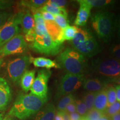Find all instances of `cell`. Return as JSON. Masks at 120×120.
<instances>
[{
	"instance_id": "2",
	"label": "cell",
	"mask_w": 120,
	"mask_h": 120,
	"mask_svg": "<svg viewBox=\"0 0 120 120\" xmlns=\"http://www.w3.org/2000/svg\"><path fill=\"white\" fill-rule=\"evenodd\" d=\"M55 61L66 73L72 75H83L87 67L86 58L72 47L66 48Z\"/></svg>"
},
{
	"instance_id": "11",
	"label": "cell",
	"mask_w": 120,
	"mask_h": 120,
	"mask_svg": "<svg viewBox=\"0 0 120 120\" xmlns=\"http://www.w3.org/2000/svg\"><path fill=\"white\" fill-rule=\"evenodd\" d=\"M27 47L22 34H19L0 48V58L8 55L23 53Z\"/></svg>"
},
{
	"instance_id": "19",
	"label": "cell",
	"mask_w": 120,
	"mask_h": 120,
	"mask_svg": "<svg viewBox=\"0 0 120 120\" xmlns=\"http://www.w3.org/2000/svg\"><path fill=\"white\" fill-rule=\"evenodd\" d=\"M35 70H27L22 76L19 83L25 92H27L31 90L35 79Z\"/></svg>"
},
{
	"instance_id": "8",
	"label": "cell",
	"mask_w": 120,
	"mask_h": 120,
	"mask_svg": "<svg viewBox=\"0 0 120 120\" xmlns=\"http://www.w3.org/2000/svg\"><path fill=\"white\" fill-rule=\"evenodd\" d=\"M23 12L12 15L6 23L0 28V48L19 34Z\"/></svg>"
},
{
	"instance_id": "40",
	"label": "cell",
	"mask_w": 120,
	"mask_h": 120,
	"mask_svg": "<svg viewBox=\"0 0 120 120\" xmlns=\"http://www.w3.org/2000/svg\"><path fill=\"white\" fill-rule=\"evenodd\" d=\"M110 120H120V112L109 117Z\"/></svg>"
},
{
	"instance_id": "10",
	"label": "cell",
	"mask_w": 120,
	"mask_h": 120,
	"mask_svg": "<svg viewBox=\"0 0 120 120\" xmlns=\"http://www.w3.org/2000/svg\"><path fill=\"white\" fill-rule=\"evenodd\" d=\"M51 75L49 70L39 71L30 90L31 94L41 98H48V82Z\"/></svg>"
},
{
	"instance_id": "23",
	"label": "cell",
	"mask_w": 120,
	"mask_h": 120,
	"mask_svg": "<svg viewBox=\"0 0 120 120\" xmlns=\"http://www.w3.org/2000/svg\"><path fill=\"white\" fill-rule=\"evenodd\" d=\"M39 11H46L48 12L51 13L54 16L58 15H62L64 16H68L67 12L64 8H58V7H55L51 6L48 5L47 4H45L39 10Z\"/></svg>"
},
{
	"instance_id": "38",
	"label": "cell",
	"mask_w": 120,
	"mask_h": 120,
	"mask_svg": "<svg viewBox=\"0 0 120 120\" xmlns=\"http://www.w3.org/2000/svg\"><path fill=\"white\" fill-rule=\"evenodd\" d=\"M116 92L117 101L120 102V85H116L115 87Z\"/></svg>"
},
{
	"instance_id": "33",
	"label": "cell",
	"mask_w": 120,
	"mask_h": 120,
	"mask_svg": "<svg viewBox=\"0 0 120 120\" xmlns=\"http://www.w3.org/2000/svg\"><path fill=\"white\" fill-rule=\"evenodd\" d=\"M11 13L6 11H0V28L6 23L12 16Z\"/></svg>"
},
{
	"instance_id": "27",
	"label": "cell",
	"mask_w": 120,
	"mask_h": 120,
	"mask_svg": "<svg viewBox=\"0 0 120 120\" xmlns=\"http://www.w3.org/2000/svg\"><path fill=\"white\" fill-rule=\"evenodd\" d=\"M106 92L107 95L108 106H109L117 101L116 90L115 87L109 86L107 88H106Z\"/></svg>"
},
{
	"instance_id": "17",
	"label": "cell",
	"mask_w": 120,
	"mask_h": 120,
	"mask_svg": "<svg viewBox=\"0 0 120 120\" xmlns=\"http://www.w3.org/2000/svg\"><path fill=\"white\" fill-rule=\"evenodd\" d=\"M22 31L25 34H27L34 29V21L33 15L31 14L29 10H27L26 12H23L21 22Z\"/></svg>"
},
{
	"instance_id": "31",
	"label": "cell",
	"mask_w": 120,
	"mask_h": 120,
	"mask_svg": "<svg viewBox=\"0 0 120 120\" xmlns=\"http://www.w3.org/2000/svg\"><path fill=\"white\" fill-rule=\"evenodd\" d=\"M110 52L113 58L120 61V43L112 46Z\"/></svg>"
},
{
	"instance_id": "15",
	"label": "cell",
	"mask_w": 120,
	"mask_h": 120,
	"mask_svg": "<svg viewBox=\"0 0 120 120\" xmlns=\"http://www.w3.org/2000/svg\"><path fill=\"white\" fill-rule=\"evenodd\" d=\"M56 109L51 103L45 105L32 117L31 120H54Z\"/></svg>"
},
{
	"instance_id": "1",
	"label": "cell",
	"mask_w": 120,
	"mask_h": 120,
	"mask_svg": "<svg viewBox=\"0 0 120 120\" xmlns=\"http://www.w3.org/2000/svg\"><path fill=\"white\" fill-rule=\"evenodd\" d=\"M48 98H41L30 94H20L9 112V116L20 120L32 117L45 106Z\"/></svg>"
},
{
	"instance_id": "3",
	"label": "cell",
	"mask_w": 120,
	"mask_h": 120,
	"mask_svg": "<svg viewBox=\"0 0 120 120\" xmlns=\"http://www.w3.org/2000/svg\"><path fill=\"white\" fill-rule=\"evenodd\" d=\"M93 29L99 38L105 43L111 41L116 28L115 15L112 12L100 10L91 16Z\"/></svg>"
},
{
	"instance_id": "46",
	"label": "cell",
	"mask_w": 120,
	"mask_h": 120,
	"mask_svg": "<svg viewBox=\"0 0 120 120\" xmlns=\"http://www.w3.org/2000/svg\"><path fill=\"white\" fill-rule=\"evenodd\" d=\"M0 120H3V118H2V116L1 114H0Z\"/></svg>"
},
{
	"instance_id": "5",
	"label": "cell",
	"mask_w": 120,
	"mask_h": 120,
	"mask_svg": "<svg viewBox=\"0 0 120 120\" xmlns=\"http://www.w3.org/2000/svg\"><path fill=\"white\" fill-rule=\"evenodd\" d=\"M92 68L107 83L120 79V61L113 58L94 60L92 62Z\"/></svg>"
},
{
	"instance_id": "9",
	"label": "cell",
	"mask_w": 120,
	"mask_h": 120,
	"mask_svg": "<svg viewBox=\"0 0 120 120\" xmlns=\"http://www.w3.org/2000/svg\"><path fill=\"white\" fill-rule=\"evenodd\" d=\"M31 58L30 55H25L15 58L8 63L7 71L8 77L15 83H19L22 76L27 71L31 63Z\"/></svg>"
},
{
	"instance_id": "39",
	"label": "cell",
	"mask_w": 120,
	"mask_h": 120,
	"mask_svg": "<svg viewBox=\"0 0 120 120\" xmlns=\"http://www.w3.org/2000/svg\"><path fill=\"white\" fill-rule=\"evenodd\" d=\"M54 120H64L62 112L56 111V114H55V118Z\"/></svg>"
},
{
	"instance_id": "37",
	"label": "cell",
	"mask_w": 120,
	"mask_h": 120,
	"mask_svg": "<svg viewBox=\"0 0 120 120\" xmlns=\"http://www.w3.org/2000/svg\"><path fill=\"white\" fill-rule=\"evenodd\" d=\"M69 116H70V120H81L83 118L77 112H75L74 113L70 114Z\"/></svg>"
},
{
	"instance_id": "24",
	"label": "cell",
	"mask_w": 120,
	"mask_h": 120,
	"mask_svg": "<svg viewBox=\"0 0 120 120\" xmlns=\"http://www.w3.org/2000/svg\"><path fill=\"white\" fill-rule=\"evenodd\" d=\"M83 2L92 8L93 7L101 8L113 4L115 1L109 0H83Z\"/></svg>"
},
{
	"instance_id": "25",
	"label": "cell",
	"mask_w": 120,
	"mask_h": 120,
	"mask_svg": "<svg viewBox=\"0 0 120 120\" xmlns=\"http://www.w3.org/2000/svg\"><path fill=\"white\" fill-rule=\"evenodd\" d=\"M96 94V93L86 92L83 94L82 101L86 105L88 111H90L91 109H94V105Z\"/></svg>"
},
{
	"instance_id": "7",
	"label": "cell",
	"mask_w": 120,
	"mask_h": 120,
	"mask_svg": "<svg viewBox=\"0 0 120 120\" xmlns=\"http://www.w3.org/2000/svg\"><path fill=\"white\" fill-rule=\"evenodd\" d=\"M85 75H72L66 73L60 78L56 92V98L61 97L71 94L80 88L83 85Z\"/></svg>"
},
{
	"instance_id": "12",
	"label": "cell",
	"mask_w": 120,
	"mask_h": 120,
	"mask_svg": "<svg viewBox=\"0 0 120 120\" xmlns=\"http://www.w3.org/2000/svg\"><path fill=\"white\" fill-rule=\"evenodd\" d=\"M12 98L11 90L6 79L0 77V111L6 109Z\"/></svg>"
},
{
	"instance_id": "32",
	"label": "cell",
	"mask_w": 120,
	"mask_h": 120,
	"mask_svg": "<svg viewBox=\"0 0 120 120\" xmlns=\"http://www.w3.org/2000/svg\"><path fill=\"white\" fill-rule=\"evenodd\" d=\"M67 4V1L64 0H49L46 3L48 5L58 8H64Z\"/></svg>"
},
{
	"instance_id": "6",
	"label": "cell",
	"mask_w": 120,
	"mask_h": 120,
	"mask_svg": "<svg viewBox=\"0 0 120 120\" xmlns=\"http://www.w3.org/2000/svg\"><path fill=\"white\" fill-rule=\"evenodd\" d=\"M35 52L48 56L57 55L63 49V43H57L51 38L48 32L46 34L36 35L32 44Z\"/></svg>"
},
{
	"instance_id": "29",
	"label": "cell",
	"mask_w": 120,
	"mask_h": 120,
	"mask_svg": "<svg viewBox=\"0 0 120 120\" xmlns=\"http://www.w3.org/2000/svg\"><path fill=\"white\" fill-rule=\"evenodd\" d=\"M55 21L57 25L61 28L64 30V28L69 26L67 16L62 15H58L55 16Z\"/></svg>"
},
{
	"instance_id": "47",
	"label": "cell",
	"mask_w": 120,
	"mask_h": 120,
	"mask_svg": "<svg viewBox=\"0 0 120 120\" xmlns=\"http://www.w3.org/2000/svg\"><path fill=\"white\" fill-rule=\"evenodd\" d=\"M9 120V118H7V117H6V118H4V120Z\"/></svg>"
},
{
	"instance_id": "35",
	"label": "cell",
	"mask_w": 120,
	"mask_h": 120,
	"mask_svg": "<svg viewBox=\"0 0 120 120\" xmlns=\"http://www.w3.org/2000/svg\"><path fill=\"white\" fill-rule=\"evenodd\" d=\"M40 12L45 21H55V16L51 13L46 11H41Z\"/></svg>"
},
{
	"instance_id": "16",
	"label": "cell",
	"mask_w": 120,
	"mask_h": 120,
	"mask_svg": "<svg viewBox=\"0 0 120 120\" xmlns=\"http://www.w3.org/2000/svg\"><path fill=\"white\" fill-rule=\"evenodd\" d=\"M107 106V98L106 88H104L96 94L94 109L104 113Z\"/></svg>"
},
{
	"instance_id": "26",
	"label": "cell",
	"mask_w": 120,
	"mask_h": 120,
	"mask_svg": "<svg viewBox=\"0 0 120 120\" xmlns=\"http://www.w3.org/2000/svg\"><path fill=\"white\" fill-rule=\"evenodd\" d=\"M119 112H120V102L116 101L113 104L108 106L103 114L110 117Z\"/></svg>"
},
{
	"instance_id": "34",
	"label": "cell",
	"mask_w": 120,
	"mask_h": 120,
	"mask_svg": "<svg viewBox=\"0 0 120 120\" xmlns=\"http://www.w3.org/2000/svg\"><path fill=\"white\" fill-rule=\"evenodd\" d=\"M14 4V1L9 0H0V10H6L10 8Z\"/></svg>"
},
{
	"instance_id": "30",
	"label": "cell",
	"mask_w": 120,
	"mask_h": 120,
	"mask_svg": "<svg viewBox=\"0 0 120 120\" xmlns=\"http://www.w3.org/2000/svg\"><path fill=\"white\" fill-rule=\"evenodd\" d=\"M103 115V113L93 109L90 111H88L87 115L83 118L85 120H98Z\"/></svg>"
},
{
	"instance_id": "41",
	"label": "cell",
	"mask_w": 120,
	"mask_h": 120,
	"mask_svg": "<svg viewBox=\"0 0 120 120\" xmlns=\"http://www.w3.org/2000/svg\"><path fill=\"white\" fill-rule=\"evenodd\" d=\"M61 112H62L63 118H64V120H70L69 114L66 113L65 111Z\"/></svg>"
},
{
	"instance_id": "13",
	"label": "cell",
	"mask_w": 120,
	"mask_h": 120,
	"mask_svg": "<svg viewBox=\"0 0 120 120\" xmlns=\"http://www.w3.org/2000/svg\"><path fill=\"white\" fill-rule=\"evenodd\" d=\"M77 2L79 4V8L74 24L77 26H83L87 22L92 8L88 4H85L83 0H78Z\"/></svg>"
},
{
	"instance_id": "20",
	"label": "cell",
	"mask_w": 120,
	"mask_h": 120,
	"mask_svg": "<svg viewBox=\"0 0 120 120\" xmlns=\"http://www.w3.org/2000/svg\"><path fill=\"white\" fill-rule=\"evenodd\" d=\"M47 2V1L45 0H26L20 1V4L22 6L29 8L32 12H34L41 8Z\"/></svg>"
},
{
	"instance_id": "28",
	"label": "cell",
	"mask_w": 120,
	"mask_h": 120,
	"mask_svg": "<svg viewBox=\"0 0 120 120\" xmlns=\"http://www.w3.org/2000/svg\"><path fill=\"white\" fill-rule=\"evenodd\" d=\"M75 105H76V112L81 116L84 117L88 112L87 109L86 105H85L83 102L81 100H75Z\"/></svg>"
},
{
	"instance_id": "44",
	"label": "cell",
	"mask_w": 120,
	"mask_h": 120,
	"mask_svg": "<svg viewBox=\"0 0 120 120\" xmlns=\"http://www.w3.org/2000/svg\"><path fill=\"white\" fill-rule=\"evenodd\" d=\"M3 63V58H0V67H1V65H2Z\"/></svg>"
},
{
	"instance_id": "14",
	"label": "cell",
	"mask_w": 120,
	"mask_h": 120,
	"mask_svg": "<svg viewBox=\"0 0 120 120\" xmlns=\"http://www.w3.org/2000/svg\"><path fill=\"white\" fill-rule=\"evenodd\" d=\"M107 82L102 79L97 78H89L85 79L83 82V87L87 92L97 93L105 88Z\"/></svg>"
},
{
	"instance_id": "43",
	"label": "cell",
	"mask_w": 120,
	"mask_h": 120,
	"mask_svg": "<svg viewBox=\"0 0 120 120\" xmlns=\"http://www.w3.org/2000/svg\"><path fill=\"white\" fill-rule=\"evenodd\" d=\"M118 36L119 37V39L120 40V17L119 19V21H118Z\"/></svg>"
},
{
	"instance_id": "4",
	"label": "cell",
	"mask_w": 120,
	"mask_h": 120,
	"mask_svg": "<svg viewBox=\"0 0 120 120\" xmlns=\"http://www.w3.org/2000/svg\"><path fill=\"white\" fill-rule=\"evenodd\" d=\"M72 48L85 57H92L101 52L92 33L88 29L79 28L74 38L70 41Z\"/></svg>"
},
{
	"instance_id": "45",
	"label": "cell",
	"mask_w": 120,
	"mask_h": 120,
	"mask_svg": "<svg viewBox=\"0 0 120 120\" xmlns=\"http://www.w3.org/2000/svg\"><path fill=\"white\" fill-rule=\"evenodd\" d=\"M9 120H17L16 119V118H13V117H11L10 118H9Z\"/></svg>"
},
{
	"instance_id": "42",
	"label": "cell",
	"mask_w": 120,
	"mask_h": 120,
	"mask_svg": "<svg viewBox=\"0 0 120 120\" xmlns=\"http://www.w3.org/2000/svg\"><path fill=\"white\" fill-rule=\"evenodd\" d=\"M98 120H110V118H109V117H107V116H106V115L103 114L102 116L99 118Z\"/></svg>"
},
{
	"instance_id": "36",
	"label": "cell",
	"mask_w": 120,
	"mask_h": 120,
	"mask_svg": "<svg viewBox=\"0 0 120 120\" xmlns=\"http://www.w3.org/2000/svg\"><path fill=\"white\" fill-rule=\"evenodd\" d=\"M66 113L68 114H71L74 112H76V105H75V101L72 102L69 104L68 106L66 108L65 111H64Z\"/></svg>"
},
{
	"instance_id": "18",
	"label": "cell",
	"mask_w": 120,
	"mask_h": 120,
	"mask_svg": "<svg viewBox=\"0 0 120 120\" xmlns=\"http://www.w3.org/2000/svg\"><path fill=\"white\" fill-rule=\"evenodd\" d=\"M31 63H32L34 67L39 68H45L49 70L52 68H60L59 65L55 61H53L49 58L43 57L31 58Z\"/></svg>"
},
{
	"instance_id": "22",
	"label": "cell",
	"mask_w": 120,
	"mask_h": 120,
	"mask_svg": "<svg viewBox=\"0 0 120 120\" xmlns=\"http://www.w3.org/2000/svg\"><path fill=\"white\" fill-rule=\"evenodd\" d=\"M79 28L76 26H70L62 30V38L64 41H71L77 34Z\"/></svg>"
},
{
	"instance_id": "21",
	"label": "cell",
	"mask_w": 120,
	"mask_h": 120,
	"mask_svg": "<svg viewBox=\"0 0 120 120\" xmlns=\"http://www.w3.org/2000/svg\"><path fill=\"white\" fill-rule=\"evenodd\" d=\"M75 100H76V98H75V95L72 94H67V95L61 97L60 101H58L57 106V109H56V111H64L67 106L72 102L75 101Z\"/></svg>"
}]
</instances>
